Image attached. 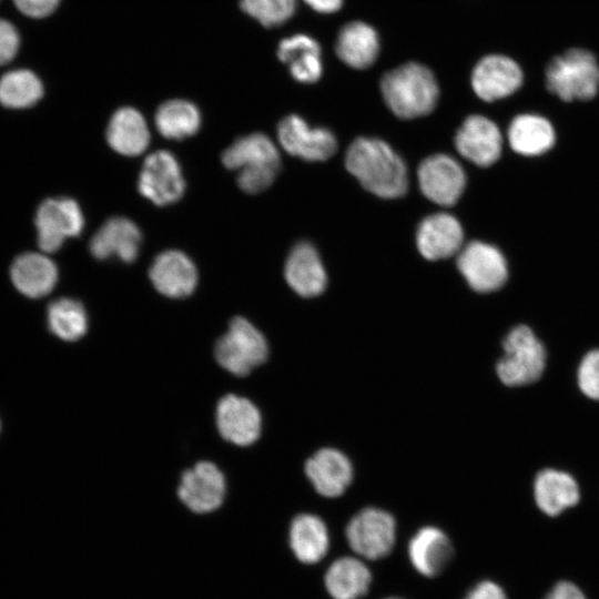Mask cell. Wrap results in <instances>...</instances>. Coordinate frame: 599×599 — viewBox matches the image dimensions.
I'll return each mask as SVG.
<instances>
[{"label":"cell","mask_w":599,"mask_h":599,"mask_svg":"<svg viewBox=\"0 0 599 599\" xmlns=\"http://www.w3.org/2000/svg\"><path fill=\"white\" fill-rule=\"evenodd\" d=\"M20 45V38L16 27L0 19V65L10 62L17 54Z\"/></svg>","instance_id":"cell-36"},{"label":"cell","mask_w":599,"mask_h":599,"mask_svg":"<svg viewBox=\"0 0 599 599\" xmlns=\"http://www.w3.org/2000/svg\"><path fill=\"white\" fill-rule=\"evenodd\" d=\"M216 424L221 436L235 445L253 444L261 434V414L247 398L226 395L217 404Z\"/></svg>","instance_id":"cell-16"},{"label":"cell","mask_w":599,"mask_h":599,"mask_svg":"<svg viewBox=\"0 0 599 599\" xmlns=\"http://www.w3.org/2000/svg\"><path fill=\"white\" fill-rule=\"evenodd\" d=\"M335 50L337 57L348 67L366 69L379 52V38L376 30L363 21H353L342 27Z\"/></svg>","instance_id":"cell-26"},{"label":"cell","mask_w":599,"mask_h":599,"mask_svg":"<svg viewBox=\"0 0 599 599\" xmlns=\"http://www.w3.org/2000/svg\"><path fill=\"white\" fill-rule=\"evenodd\" d=\"M155 124L164 138L182 140L197 132L201 114L196 105L190 101L169 100L156 110Z\"/></svg>","instance_id":"cell-31"},{"label":"cell","mask_w":599,"mask_h":599,"mask_svg":"<svg viewBox=\"0 0 599 599\" xmlns=\"http://www.w3.org/2000/svg\"><path fill=\"white\" fill-rule=\"evenodd\" d=\"M345 165L367 191L379 197L396 199L407 191L405 163L379 139H356L346 152Z\"/></svg>","instance_id":"cell-1"},{"label":"cell","mask_w":599,"mask_h":599,"mask_svg":"<svg viewBox=\"0 0 599 599\" xmlns=\"http://www.w3.org/2000/svg\"><path fill=\"white\" fill-rule=\"evenodd\" d=\"M241 9L264 27L286 22L295 12L296 0H240Z\"/></svg>","instance_id":"cell-34"},{"label":"cell","mask_w":599,"mask_h":599,"mask_svg":"<svg viewBox=\"0 0 599 599\" xmlns=\"http://www.w3.org/2000/svg\"><path fill=\"white\" fill-rule=\"evenodd\" d=\"M150 278L161 294L181 298L194 291L197 272L184 253L171 250L155 257L150 268Z\"/></svg>","instance_id":"cell-18"},{"label":"cell","mask_w":599,"mask_h":599,"mask_svg":"<svg viewBox=\"0 0 599 599\" xmlns=\"http://www.w3.org/2000/svg\"><path fill=\"white\" fill-rule=\"evenodd\" d=\"M324 581L333 599H359L369 589L372 573L362 560L343 557L328 567Z\"/></svg>","instance_id":"cell-29"},{"label":"cell","mask_w":599,"mask_h":599,"mask_svg":"<svg viewBox=\"0 0 599 599\" xmlns=\"http://www.w3.org/2000/svg\"><path fill=\"white\" fill-rule=\"evenodd\" d=\"M545 599H586V597L572 582L560 581L554 586Z\"/></svg>","instance_id":"cell-39"},{"label":"cell","mask_w":599,"mask_h":599,"mask_svg":"<svg viewBox=\"0 0 599 599\" xmlns=\"http://www.w3.org/2000/svg\"><path fill=\"white\" fill-rule=\"evenodd\" d=\"M288 285L303 297L319 295L326 286V273L315 247L298 243L290 253L285 264Z\"/></svg>","instance_id":"cell-22"},{"label":"cell","mask_w":599,"mask_h":599,"mask_svg":"<svg viewBox=\"0 0 599 599\" xmlns=\"http://www.w3.org/2000/svg\"><path fill=\"white\" fill-rule=\"evenodd\" d=\"M512 150L521 155L536 156L550 150L556 135L551 123L537 114L517 115L508 128Z\"/></svg>","instance_id":"cell-28"},{"label":"cell","mask_w":599,"mask_h":599,"mask_svg":"<svg viewBox=\"0 0 599 599\" xmlns=\"http://www.w3.org/2000/svg\"><path fill=\"white\" fill-rule=\"evenodd\" d=\"M10 276L20 293L38 298L47 295L55 286L58 270L49 257L39 253H24L13 261Z\"/></svg>","instance_id":"cell-25"},{"label":"cell","mask_w":599,"mask_h":599,"mask_svg":"<svg viewBox=\"0 0 599 599\" xmlns=\"http://www.w3.org/2000/svg\"><path fill=\"white\" fill-rule=\"evenodd\" d=\"M457 266L469 286L479 293L500 288L508 276L502 253L495 246L474 241L468 243L457 258Z\"/></svg>","instance_id":"cell-9"},{"label":"cell","mask_w":599,"mask_h":599,"mask_svg":"<svg viewBox=\"0 0 599 599\" xmlns=\"http://www.w3.org/2000/svg\"><path fill=\"white\" fill-rule=\"evenodd\" d=\"M305 473L317 493L329 498L341 496L353 478L351 461L333 448L315 453L306 461Z\"/></svg>","instance_id":"cell-20"},{"label":"cell","mask_w":599,"mask_h":599,"mask_svg":"<svg viewBox=\"0 0 599 599\" xmlns=\"http://www.w3.org/2000/svg\"><path fill=\"white\" fill-rule=\"evenodd\" d=\"M17 9L30 18L50 16L59 6L60 0H12Z\"/></svg>","instance_id":"cell-37"},{"label":"cell","mask_w":599,"mask_h":599,"mask_svg":"<svg viewBox=\"0 0 599 599\" xmlns=\"http://www.w3.org/2000/svg\"><path fill=\"white\" fill-rule=\"evenodd\" d=\"M138 186L140 193L156 205L179 201L185 183L174 155L164 150L150 154L143 163Z\"/></svg>","instance_id":"cell-10"},{"label":"cell","mask_w":599,"mask_h":599,"mask_svg":"<svg viewBox=\"0 0 599 599\" xmlns=\"http://www.w3.org/2000/svg\"><path fill=\"white\" fill-rule=\"evenodd\" d=\"M408 557L413 567L425 577L438 576L453 557V546L439 528L427 526L419 529L408 544Z\"/></svg>","instance_id":"cell-24"},{"label":"cell","mask_w":599,"mask_h":599,"mask_svg":"<svg viewBox=\"0 0 599 599\" xmlns=\"http://www.w3.org/2000/svg\"><path fill=\"white\" fill-rule=\"evenodd\" d=\"M83 225L82 211L74 200L48 199L37 211L38 245L47 253L55 252L68 237L78 236Z\"/></svg>","instance_id":"cell-8"},{"label":"cell","mask_w":599,"mask_h":599,"mask_svg":"<svg viewBox=\"0 0 599 599\" xmlns=\"http://www.w3.org/2000/svg\"><path fill=\"white\" fill-rule=\"evenodd\" d=\"M504 356L496 365L502 384L509 387L526 386L537 382L545 372L547 353L544 344L527 325L509 331L504 342Z\"/></svg>","instance_id":"cell-4"},{"label":"cell","mask_w":599,"mask_h":599,"mask_svg":"<svg viewBox=\"0 0 599 599\" xmlns=\"http://www.w3.org/2000/svg\"><path fill=\"white\" fill-rule=\"evenodd\" d=\"M142 235L139 227L129 219L112 217L93 235L90 242L92 255L99 260L118 257L131 263L139 254Z\"/></svg>","instance_id":"cell-19"},{"label":"cell","mask_w":599,"mask_h":599,"mask_svg":"<svg viewBox=\"0 0 599 599\" xmlns=\"http://www.w3.org/2000/svg\"><path fill=\"white\" fill-rule=\"evenodd\" d=\"M290 545L300 561L308 565L321 561L329 546L324 521L315 515L296 516L290 528Z\"/></svg>","instance_id":"cell-30"},{"label":"cell","mask_w":599,"mask_h":599,"mask_svg":"<svg viewBox=\"0 0 599 599\" xmlns=\"http://www.w3.org/2000/svg\"><path fill=\"white\" fill-rule=\"evenodd\" d=\"M222 162L230 170H238L237 184L250 194L267 189L281 165L276 146L263 133L237 139L223 152Z\"/></svg>","instance_id":"cell-3"},{"label":"cell","mask_w":599,"mask_h":599,"mask_svg":"<svg viewBox=\"0 0 599 599\" xmlns=\"http://www.w3.org/2000/svg\"><path fill=\"white\" fill-rule=\"evenodd\" d=\"M464 233L459 221L447 213L424 219L416 234L419 253L429 261L453 256L460 251Z\"/></svg>","instance_id":"cell-17"},{"label":"cell","mask_w":599,"mask_h":599,"mask_svg":"<svg viewBox=\"0 0 599 599\" xmlns=\"http://www.w3.org/2000/svg\"><path fill=\"white\" fill-rule=\"evenodd\" d=\"M278 141L292 155L306 161H325L337 149L334 134L325 128H311L301 116L284 118L277 129Z\"/></svg>","instance_id":"cell-12"},{"label":"cell","mask_w":599,"mask_h":599,"mask_svg":"<svg viewBox=\"0 0 599 599\" xmlns=\"http://www.w3.org/2000/svg\"><path fill=\"white\" fill-rule=\"evenodd\" d=\"M277 57L298 82L314 83L322 77L321 45L308 34L296 33L283 39L277 47Z\"/></svg>","instance_id":"cell-23"},{"label":"cell","mask_w":599,"mask_h":599,"mask_svg":"<svg viewBox=\"0 0 599 599\" xmlns=\"http://www.w3.org/2000/svg\"><path fill=\"white\" fill-rule=\"evenodd\" d=\"M106 140L120 154L135 156L149 145L150 132L142 114L131 106L116 110L108 125Z\"/></svg>","instance_id":"cell-27"},{"label":"cell","mask_w":599,"mask_h":599,"mask_svg":"<svg viewBox=\"0 0 599 599\" xmlns=\"http://www.w3.org/2000/svg\"><path fill=\"white\" fill-rule=\"evenodd\" d=\"M387 599H398V598H387Z\"/></svg>","instance_id":"cell-41"},{"label":"cell","mask_w":599,"mask_h":599,"mask_svg":"<svg viewBox=\"0 0 599 599\" xmlns=\"http://www.w3.org/2000/svg\"><path fill=\"white\" fill-rule=\"evenodd\" d=\"M577 384L586 397L599 400V349L582 357L577 369Z\"/></svg>","instance_id":"cell-35"},{"label":"cell","mask_w":599,"mask_h":599,"mask_svg":"<svg viewBox=\"0 0 599 599\" xmlns=\"http://www.w3.org/2000/svg\"><path fill=\"white\" fill-rule=\"evenodd\" d=\"M520 67L509 57L489 54L475 65L471 73L474 92L484 101L493 102L516 92L522 84Z\"/></svg>","instance_id":"cell-14"},{"label":"cell","mask_w":599,"mask_h":599,"mask_svg":"<svg viewBox=\"0 0 599 599\" xmlns=\"http://www.w3.org/2000/svg\"><path fill=\"white\" fill-rule=\"evenodd\" d=\"M304 2L319 13L336 12L343 4V0H304Z\"/></svg>","instance_id":"cell-40"},{"label":"cell","mask_w":599,"mask_h":599,"mask_svg":"<svg viewBox=\"0 0 599 599\" xmlns=\"http://www.w3.org/2000/svg\"><path fill=\"white\" fill-rule=\"evenodd\" d=\"M43 94L41 80L30 70L9 71L0 78V103L11 109L35 104Z\"/></svg>","instance_id":"cell-32"},{"label":"cell","mask_w":599,"mask_h":599,"mask_svg":"<svg viewBox=\"0 0 599 599\" xmlns=\"http://www.w3.org/2000/svg\"><path fill=\"white\" fill-rule=\"evenodd\" d=\"M465 599H506V595L497 583L481 581L467 593Z\"/></svg>","instance_id":"cell-38"},{"label":"cell","mask_w":599,"mask_h":599,"mask_svg":"<svg viewBox=\"0 0 599 599\" xmlns=\"http://www.w3.org/2000/svg\"><path fill=\"white\" fill-rule=\"evenodd\" d=\"M420 191L436 204L450 206L461 196L466 175L460 164L446 154H435L418 166Z\"/></svg>","instance_id":"cell-11"},{"label":"cell","mask_w":599,"mask_h":599,"mask_svg":"<svg viewBox=\"0 0 599 599\" xmlns=\"http://www.w3.org/2000/svg\"><path fill=\"white\" fill-rule=\"evenodd\" d=\"M225 491L222 471L211 461H200L182 475L177 495L189 509L205 514L222 505Z\"/></svg>","instance_id":"cell-13"},{"label":"cell","mask_w":599,"mask_h":599,"mask_svg":"<svg viewBox=\"0 0 599 599\" xmlns=\"http://www.w3.org/2000/svg\"><path fill=\"white\" fill-rule=\"evenodd\" d=\"M346 537L349 547L361 557L380 559L394 547L396 524L390 514L377 508H366L351 519Z\"/></svg>","instance_id":"cell-7"},{"label":"cell","mask_w":599,"mask_h":599,"mask_svg":"<svg viewBox=\"0 0 599 599\" xmlns=\"http://www.w3.org/2000/svg\"><path fill=\"white\" fill-rule=\"evenodd\" d=\"M548 90L564 101H586L599 91V65L585 49H570L551 60L546 69Z\"/></svg>","instance_id":"cell-5"},{"label":"cell","mask_w":599,"mask_h":599,"mask_svg":"<svg viewBox=\"0 0 599 599\" xmlns=\"http://www.w3.org/2000/svg\"><path fill=\"white\" fill-rule=\"evenodd\" d=\"M48 325L59 338L73 342L88 329V317L83 305L72 298H59L48 306Z\"/></svg>","instance_id":"cell-33"},{"label":"cell","mask_w":599,"mask_h":599,"mask_svg":"<svg viewBox=\"0 0 599 599\" xmlns=\"http://www.w3.org/2000/svg\"><path fill=\"white\" fill-rule=\"evenodd\" d=\"M267 354L264 336L243 317L231 321L227 332L217 341L214 351L217 363L237 376L247 375L263 364Z\"/></svg>","instance_id":"cell-6"},{"label":"cell","mask_w":599,"mask_h":599,"mask_svg":"<svg viewBox=\"0 0 599 599\" xmlns=\"http://www.w3.org/2000/svg\"><path fill=\"white\" fill-rule=\"evenodd\" d=\"M532 489L537 507L551 517L576 506L580 500L577 480L569 473L555 468L540 470Z\"/></svg>","instance_id":"cell-21"},{"label":"cell","mask_w":599,"mask_h":599,"mask_svg":"<svg viewBox=\"0 0 599 599\" xmlns=\"http://www.w3.org/2000/svg\"><path fill=\"white\" fill-rule=\"evenodd\" d=\"M457 151L478 166L494 164L501 154V133L490 119L473 114L458 129L455 136Z\"/></svg>","instance_id":"cell-15"},{"label":"cell","mask_w":599,"mask_h":599,"mask_svg":"<svg viewBox=\"0 0 599 599\" xmlns=\"http://www.w3.org/2000/svg\"><path fill=\"white\" fill-rule=\"evenodd\" d=\"M380 91L390 111L406 120L430 113L439 97L434 73L417 62L402 64L385 73Z\"/></svg>","instance_id":"cell-2"}]
</instances>
